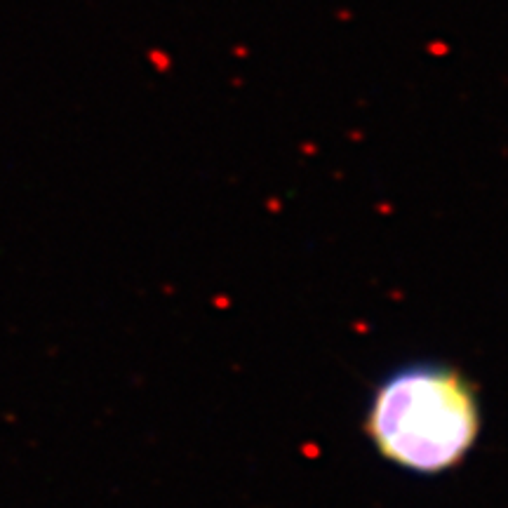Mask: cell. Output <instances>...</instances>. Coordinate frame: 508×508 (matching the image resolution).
Segmentation results:
<instances>
[{
  "label": "cell",
  "mask_w": 508,
  "mask_h": 508,
  "mask_svg": "<svg viewBox=\"0 0 508 508\" xmlns=\"http://www.w3.org/2000/svg\"><path fill=\"white\" fill-rule=\"evenodd\" d=\"M365 433L379 457L402 471L417 476L452 471L478 443V393L450 365H407L377 386Z\"/></svg>",
  "instance_id": "1"
}]
</instances>
